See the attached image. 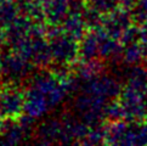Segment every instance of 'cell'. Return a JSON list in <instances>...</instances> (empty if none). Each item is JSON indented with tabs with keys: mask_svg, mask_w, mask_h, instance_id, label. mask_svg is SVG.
<instances>
[{
	"mask_svg": "<svg viewBox=\"0 0 147 146\" xmlns=\"http://www.w3.org/2000/svg\"><path fill=\"white\" fill-rule=\"evenodd\" d=\"M141 55H142V50L141 49H139L138 46H133V48H130V49H128V60L130 61V62H136V61H139L140 60V57H141Z\"/></svg>",
	"mask_w": 147,
	"mask_h": 146,
	"instance_id": "1",
	"label": "cell"
}]
</instances>
